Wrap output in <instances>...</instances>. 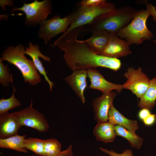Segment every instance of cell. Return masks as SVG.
<instances>
[{"label": "cell", "instance_id": "1", "mask_svg": "<svg viewBox=\"0 0 156 156\" xmlns=\"http://www.w3.org/2000/svg\"><path fill=\"white\" fill-rule=\"evenodd\" d=\"M83 31H85L84 27L64 33L51 46H57L64 51L65 62L73 71L97 67H104L115 71L119 70L121 65L120 60L96 54L91 49L86 40L77 39L79 34Z\"/></svg>", "mask_w": 156, "mask_h": 156}, {"label": "cell", "instance_id": "2", "mask_svg": "<svg viewBox=\"0 0 156 156\" xmlns=\"http://www.w3.org/2000/svg\"><path fill=\"white\" fill-rule=\"evenodd\" d=\"M130 6L116 8L101 16L90 24L85 26L86 31L101 30L109 34H117L133 20L138 11Z\"/></svg>", "mask_w": 156, "mask_h": 156}, {"label": "cell", "instance_id": "3", "mask_svg": "<svg viewBox=\"0 0 156 156\" xmlns=\"http://www.w3.org/2000/svg\"><path fill=\"white\" fill-rule=\"evenodd\" d=\"M25 51L23 44H18L16 47L11 45L4 50L0 58L3 61H8L19 70L24 83L35 86L41 81V78L32 60L25 56Z\"/></svg>", "mask_w": 156, "mask_h": 156}, {"label": "cell", "instance_id": "4", "mask_svg": "<svg viewBox=\"0 0 156 156\" xmlns=\"http://www.w3.org/2000/svg\"><path fill=\"white\" fill-rule=\"evenodd\" d=\"M150 16L146 10L138 11L131 21L117 34V36L121 39H125L130 44H139L151 40L153 34L148 29L146 24Z\"/></svg>", "mask_w": 156, "mask_h": 156}, {"label": "cell", "instance_id": "5", "mask_svg": "<svg viewBox=\"0 0 156 156\" xmlns=\"http://www.w3.org/2000/svg\"><path fill=\"white\" fill-rule=\"evenodd\" d=\"M116 9L114 3L107 1L94 7H86L79 4L76 10L70 14L71 17L70 25L65 33L86 26L99 17L112 12Z\"/></svg>", "mask_w": 156, "mask_h": 156}, {"label": "cell", "instance_id": "6", "mask_svg": "<svg viewBox=\"0 0 156 156\" xmlns=\"http://www.w3.org/2000/svg\"><path fill=\"white\" fill-rule=\"evenodd\" d=\"M20 8L14 7L11 13L17 11L23 12L26 15L25 24L28 26L40 24L46 20L48 15L51 13V1L44 0L39 1L35 0L32 3H26Z\"/></svg>", "mask_w": 156, "mask_h": 156}, {"label": "cell", "instance_id": "7", "mask_svg": "<svg viewBox=\"0 0 156 156\" xmlns=\"http://www.w3.org/2000/svg\"><path fill=\"white\" fill-rule=\"evenodd\" d=\"M31 100L29 106L20 111L12 112L22 126H25L37 130L41 133L47 131L49 125L44 115L34 109Z\"/></svg>", "mask_w": 156, "mask_h": 156}, {"label": "cell", "instance_id": "8", "mask_svg": "<svg viewBox=\"0 0 156 156\" xmlns=\"http://www.w3.org/2000/svg\"><path fill=\"white\" fill-rule=\"evenodd\" d=\"M70 22V15L63 18L59 15L55 16L40 23L38 35L47 44L52 38L58 34L65 33L69 28Z\"/></svg>", "mask_w": 156, "mask_h": 156}, {"label": "cell", "instance_id": "9", "mask_svg": "<svg viewBox=\"0 0 156 156\" xmlns=\"http://www.w3.org/2000/svg\"><path fill=\"white\" fill-rule=\"evenodd\" d=\"M123 76L127 79L122 85L124 88L130 90L138 98L145 93L149 87V79L142 72L141 67L137 69L129 68Z\"/></svg>", "mask_w": 156, "mask_h": 156}, {"label": "cell", "instance_id": "10", "mask_svg": "<svg viewBox=\"0 0 156 156\" xmlns=\"http://www.w3.org/2000/svg\"><path fill=\"white\" fill-rule=\"evenodd\" d=\"M24 144L26 149L40 156H55L62 151L61 143L54 138L41 140L29 138L25 139Z\"/></svg>", "mask_w": 156, "mask_h": 156}, {"label": "cell", "instance_id": "11", "mask_svg": "<svg viewBox=\"0 0 156 156\" xmlns=\"http://www.w3.org/2000/svg\"><path fill=\"white\" fill-rule=\"evenodd\" d=\"M130 44L119 38L115 34H109V41L101 55L116 58L125 57L132 53Z\"/></svg>", "mask_w": 156, "mask_h": 156}, {"label": "cell", "instance_id": "12", "mask_svg": "<svg viewBox=\"0 0 156 156\" xmlns=\"http://www.w3.org/2000/svg\"><path fill=\"white\" fill-rule=\"evenodd\" d=\"M116 95V92L112 91L92 100L94 119L97 122L108 121L109 110L113 104V100Z\"/></svg>", "mask_w": 156, "mask_h": 156}, {"label": "cell", "instance_id": "13", "mask_svg": "<svg viewBox=\"0 0 156 156\" xmlns=\"http://www.w3.org/2000/svg\"><path fill=\"white\" fill-rule=\"evenodd\" d=\"M88 76L90 82V88L99 90L103 94L116 90L118 92L124 89L122 85L116 84L106 80L101 73L95 68L87 70Z\"/></svg>", "mask_w": 156, "mask_h": 156}, {"label": "cell", "instance_id": "14", "mask_svg": "<svg viewBox=\"0 0 156 156\" xmlns=\"http://www.w3.org/2000/svg\"><path fill=\"white\" fill-rule=\"evenodd\" d=\"M87 70L82 69L73 71L70 75L64 79L83 104L85 102L84 92L87 87Z\"/></svg>", "mask_w": 156, "mask_h": 156}, {"label": "cell", "instance_id": "15", "mask_svg": "<svg viewBox=\"0 0 156 156\" xmlns=\"http://www.w3.org/2000/svg\"><path fill=\"white\" fill-rule=\"evenodd\" d=\"M25 53L30 56L32 58L35 67L40 74L43 75L45 80L48 83L51 92L53 89L54 83L51 81L49 79L44 68L43 67L42 62L40 60L39 57L42 58L47 62H50L49 57L43 54L39 49L38 46L37 44L33 45L29 41L28 47H25Z\"/></svg>", "mask_w": 156, "mask_h": 156}, {"label": "cell", "instance_id": "16", "mask_svg": "<svg viewBox=\"0 0 156 156\" xmlns=\"http://www.w3.org/2000/svg\"><path fill=\"white\" fill-rule=\"evenodd\" d=\"M21 127L12 113L0 115V138L4 139L17 134Z\"/></svg>", "mask_w": 156, "mask_h": 156}, {"label": "cell", "instance_id": "17", "mask_svg": "<svg viewBox=\"0 0 156 156\" xmlns=\"http://www.w3.org/2000/svg\"><path fill=\"white\" fill-rule=\"evenodd\" d=\"M108 121L114 125H120L134 133H135V131L139 128L137 121L129 119L125 117L113 104L109 110Z\"/></svg>", "mask_w": 156, "mask_h": 156}, {"label": "cell", "instance_id": "18", "mask_svg": "<svg viewBox=\"0 0 156 156\" xmlns=\"http://www.w3.org/2000/svg\"><path fill=\"white\" fill-rule=\"evenodd\" d=\"M92 33V36L86 40L92 51L96 54L100 55L107 45L109 34L101 30L94 31Z\"/></svg>", "mask_w": 156, "mask_h": 156}, {"label": "cell", "instance_id": "19", "mask_svg": "<svg viewBox=\"0 0 156 156\" xmlns=\"http://www.w3.org/2000/svg\"><path fill=\"white\" fill-rule=\"evenodd\" d=\"M114 126L108 121L97 122L93 129V134L98 141L104 143L112 142L116 135Z\"/></svg>", "mask_w": 156, "mask_h": 156}, {"label": "cell", "instance_id": "20", "mask_svg": "<svg viewBox=\"0 0 156 156\" xmlns=\"http://www.w3.org/2000/svg\"><path fill=\"white\" fill-rule=\"evenodd\" d=\"M140 99L138 104L139 107L149 110L153 108L156 104V77L150 80L148 88Z\"/></svg>", "mask_w": 156, "mask_h": 156}, {"label": "cell", "instance_id": "21", "mask_svg": "<svg viewBox=\"0 0 156 156\" xmlns=\"http://www.w3.org/2000/svg\"><path fill=\"white\" fill-rule=\"evenodd\" d=\"M26 136L17 134L7 138H0V147L27 153L28 151L26 149L24 144Z\"/></svg>", "mask_w": 156, "mask_h": 156}, {"label": "cell", "instance_id": "22", "mask_svg": "<svg viewBox=\"0 0 156 156\" xmlns=\"http://www.w3.org/2000/svg\"><path fill=\"white\" fill-rule=\"evenodd\" d=\"M114 128L116 135L123 137L126 139L132 147L138 149L140 148L143 141L142 138L135 133L131 132L120 125H115Z\"/></svg>", "mask_w": 156, "mask_h": 156}, {"label": "cell", "instance_id": "23", "mask_svg": "<svg viewBox=\"0 0 156 156\" xmlns=\"http://www.w3.org/2000/svg\"><path fill=\"white\" fill-rule=\"evenodd\" d=\"M11 84L13 92L11 96L7 99L2 98L0 99V115L8 112L9 110L21 106V102L14 96L16 89L13 85V82Z\"/></svg>", "mask_w": 156, "mask_h": 156}, {"label": "cell", "instance_id": "24", "mask_svg": "<svg viewBox=\"0 0 156 156\" xmlns=\"http://www.w3.org/2000/svg\"><path fill=\"white\" fill-rule=\"evenodd\" d=\"M0 58V83L4 87L8 86L10 83L13 82V75L9 71L8 65H5Z\"/></svg>", "mask_w": 156, "mask_h": 156}, {"label": "cell", "instance_id": "25", "mask_svg": "<svg viewBox=\"0 0 156 156\" xmlns=\"http://www.w3.org/2000/svg\"><path fill=\"white\" fill-rule=\"evenodd\" d=\"M99 148L101 151L109 156H133L132 150L129 149L124 150L121 153H118L112 150H108L101 147Z\"/></svg>", "mask_w": 156, "mask_h": 156}, {"label": "cell", "instance_id": "26", "mask_svg": "<svg viewBox=\"0 0 156 156\" xmlns=\"http://www.w3.org/2000/svg\"><path fill=\"white\" fill-rule=\"evenodd\" d=\"M106 1L105 0H83L81 1L79 4L83 6L94 7L99 5Z\"/></svg>", "mask_w": 156, "mask_h": 156}, {"label": "cell", "instance_id": "27", "mask_svg": "<svg viewBox=\"0 0 156 156\" xmlns=\"http://www.w3.org/2000/svg\"><path fill=\"white\" fill-rule=\"evenodd\" d=\"M146 10L150 15L153 17V20L156 21V8L149 2L146 3Z\"/></svg>", "mask_w": 156, "mask_h": 156}, {"label": "cell", "instance_id": "28", "mask_svg": "<svg viewBox=\"0 0 156 156\" xmlns=\"http://www.w3.org/2000/svg\"><path fill=\"white\" fill-rule=\"evenodd\" d=\"M151 114L150 110L146 108H142L139 111L138 116L141 120L143 121Z\"/></svg>", "mask_w": 156, "mask_h": 156}, {"label": "cell", "instance_id": "29", "mask_svg": "<svg viewBox=\"0 0 156 156\" xmlns=\"http://www.w3.org/2000/svg\"><path fill=\"white\" fill-rule=\"evenodd\" d=\"M156 120L155 114H151L143 122L144 124L147 126H151L153 124Z\"/></svg>", "mask_w": 156, "mask_h": 156}, {"label": "cell", "instance_id": "30", "mask_svg": "<svg viewBox=\"0 0 156 156\" xmlns=\"http://www.w3.org/2000/svg\"><path fill=\"white\" fill-rule=\"evenodd\" d=\"M72 147L71 145H70L66 150L61 151L60 153L55 156H73Z\"/></svg>", "mask_w": 156, "mask_h": 156}, {"label": "cell", "instance_id": "31", "mask_svg": "<svg viewBox=\"0 0 156 156\" xmlns=\"http://www.w3.org/2000/svg\"><path fill=\"white\" fill-rule=\"evenodd\" d=\"M0 3H5V5H7L12 6L13 4V2L12 1L10 0H0Z\"/></svg>", "mask_w": 156, "mask_h": 156}, {"label": "cell", "instance_id": "32", "mask_svg": "<svg viewBox=\"0 0 156 156\" xmlns=\"http://www.w3.org/2000/svg\"><path fill=\"white\" fill-rule=\"evenodd\" d=\"M153 41L156 44V39L155 40H154Z\"/></svg>", "mask_w": 156, "mask_h": 156}, {"label": "cell", "instance_id": "33", "mask_svg": "<svg viewBox=\"0 0 156 156\" xmlns=\"http://www.w3.org/2000/svg\"><path fill=\"white\" fill-rule=\"evenodd\" d=\"M17 156L15 155V156ZM32 156H36V155L33 154V155H32Z\"/></svg>", "mask_w": 156, "mask_h": 156}]
</instances>
